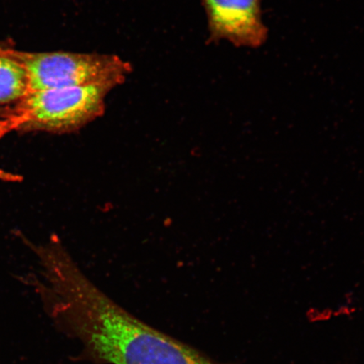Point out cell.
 I'll use <instances>...</instances> for the list:
<instances>
[{"label":"cell","mask_w":364,"mask_h":364,"mask_svg":"<svg viewBox=\"0 0 364 364\" xmlns=\"http://www.w3.org/2000/svg\"><path fill=\"white\" fill-rule=\"evenodd\" d=\"M29 277L56 324L95 364H235L222 363L154 328L109 297L81 270L58 235L33 244Z\"/></svg>","instance_id":"1"},{"label":"cell","mask_w":364,"mask_h":364,"mask_svg":"<svg viewBox=\"0 0 364 364\" xmlns=\"http://www.w3.org/2000/svg\"><path fill=\"white\" fill-rule=\"evenodd\" d=\"M117 85L102 82L29 92L11 113L20 117L18 131L74 133L103 115L105 99Z\"/></svg>","instance_id":"2"},{"label":"cell","mask_w":364,"mask_h":364,"mask_svg":"<svg viewBox=\"0 0 364 364\" xmlns=\"http://www.w3.org/2000/svg\"><path fill=\"white\" fill-rule=\"evenodd\" d=\"M4 50L25 68L28 93L102 82L121 85L133 70L129 62L110 54Z\"/></svg>","instance_id":"3"},{"label":"cell","mask_w":364,"mask_h":364,"mask_svg":"<svg viewBox=\"0 0 364 364\" xmlns=\"http://www.w3.org/2000/svg\"><path fill=\"white\" fill-rule=\"evenodd\" d=\"M208 22L209 39L225 40L237 48H257L265 43L262 0H201Z\"/></svg>","instance_id":"4"},{"label":"cell","mask_w":364,"mask_h":364,"mask_svg":"<svg viewBox=\"0 0 364 364\" xmlns=\"http://www.w3.org/2000/svg\"><path fill=\"white\" fill-rule=\"evenodd\" d=\"M28 93L25 68L0 48V106L18 102Z\"/></svg>","instance_id":"5"},{"label":"cell","mask_w":364,"mask_h":364,"mask_svg":"<svg viewBox=\"0 0 364 364\" xmlns=\"http://www.w3.org/2000/svg\"><path fill=\"white\" fill-rule=\"evenodd\" d=\"M21 125V119L19 117L9 114L6 117H4L0 119V140L4 136L11 133L12 131L19 129Z\"/></svg>","instance_id":"6"}]
</instances>
